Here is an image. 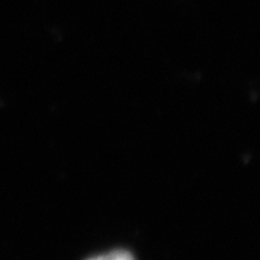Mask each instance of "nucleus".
Listing matches in <instances>:
<instances>
[{"mask_svg": "<svg viewBox=\"0 0 260 260\" xmlns=\"http://www.w3.org/2000/svg\"><path fill=\"white\" fill-rule=\"evenodd\" d=\"M88 260H135L134 256L126 251H113L107 254L94 256Z\"/></svg>", "mask_w": 260, "mask_h": 260, "instance_id": "nucleus-1", "label": "nucleus"}]
</instances>
